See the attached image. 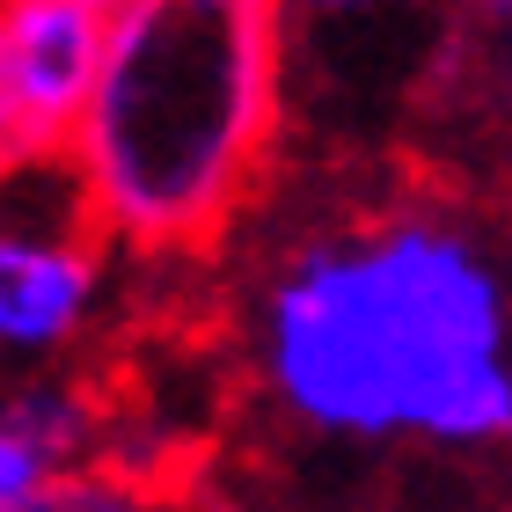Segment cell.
<instances>
[{
  "instance_id": "obj_7",
  "label": "cell",
  "mask_w": 512,
  "mask_h": 512,
  "mask_svg": "<svg viewBox=\"0 0 512 512\" xmlns=\"http://www.w3.org/2000/svg\"><path fill=\"white\" fill-rule=\"evenodd\" d=\"M8 512H169V498L147 491V483L125 476V469H110V461H96V469H74V476L44 483L37 498H22Z\"/></svg>"
},
{
  "instance_id": "obj_3",
  "label": "cell",
  "mask_w": 512,
  "mask_h": 512,
  "mask_svg": "<svg viewBox=\"0 0 512 512\" xmlns=\"http://www.w3.org/2000/svg\"><path fill=\"white\" fill-rule=\"evenodd\" d=\"M59 161L0 176V366H52L96 330L103 293H110V249L88 220V198L74 169L52 198Z\"/></svg>"
},
{
  "instance_id": "obj_5",
  "label": "cell",
  "mask_w": 512,
  "mask_h": 512,
  "mask_svg": "<svg viewBox=\"0 0 512 512\" xmlns=\"http://www.w3.org/2000/svg\"><path fill=\"white\" fill-rule=\"evenodd\" d=\"M96 461H110V417L88 381L66 374L0 381V512L74 469H96Z\"/></svg>"
},
{
  "instance_id": "obj_8",
  "label": "cell",
  "mask_w": 512,
  "mask_h": 512,
  "mask_svg": "<svg viewBox=\"0 0 512 512\" xmlns=\"http://www.w3.org/2000/svg\"><path fill=\"white\" fill-rule=\"evenodd\" d=\"M0 176H8V154H0Z\"/></svg>"
},
{
  "instance_id": "obj_1",
  "label": "cell",
  "mask_w": 512,
  "mask_h": 512,
  "mask_svg": "<svg viewBox=\"0 0 512 512\" xmlns=\"http://www.w3.org/2000/svg\"><path fill=\"white\" fill-rule=\"evenodd\" d=\"M242 381L322 454L512 447V242L469 198H352L242 293Z\"/></svg>"
},
{
  "instance_id": "obj_6",
  "label": "cell",
  "mask_w": 512,
  "mask_h": 512,
  "mask_svg": "<svg viewBox=\"0 0 512 512\" xmlns=\"http://www.w3.org/2000/svg\"><path fill=\"white\" fill-rule=\"evenodd\" d=\"M425 96L447 103V118L483 147V161L512 191V8L447 22L439 66L425 74Z\"/></svg>"
},
{
  "instance_id": "obj_2",
  "label": "cell",
  "mask_w": 512,
  "mask_h": 512,
  "mask_svg": "<svg viewBox=\"0 0 512 512\" xmlns=\"http://www.w3.org/2000/svg\"><path fill=\"white\" fill-rule=\"evenodd\" d=\"M293 96V22L264 0H125L96 103L66 147L96 235L139 256H213L264 198Z\"/></svg>"
},
{
  "instance_id": "obj_4",
  "label": "cell",
  "mask_w": 512,
  "mask_h": 512,
  "mask_svg": "<svg viewBox=\"0 0 512 512\" xmlns=\"http://www.w3.org/2000/svg\"><path fill=\"white\" fill-rule=\"evenodd\" d=\"M110 22L103 0H0V154L8 169L66 161L96 103Z\"/></svg>"
}]
</instances>
